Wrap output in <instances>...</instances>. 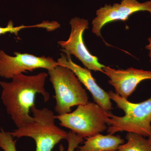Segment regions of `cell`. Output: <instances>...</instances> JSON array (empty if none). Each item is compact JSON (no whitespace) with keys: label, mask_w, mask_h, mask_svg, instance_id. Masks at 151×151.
<instances>
[{"label":"cell","mask_w":151,"mask_h":151,"mask_svg":"<svg viewBox=\"0 0 151 151\" xmlns=\"http://www.w3.org/2000/svg\"><path fill=\"white\" fill-rule=\"evenodd\" d=\"M103 73L109 78V84L114 87L115 93L128 99L141 82L151 80V70L130 67L125 70L116 69L105 66Z\"/></svg>","instance_id":"cell-10"},{"label":"cell","mask_w":151,"mask_h":151,"mask_svg":"<svg viewBox=\"0 0 151 151\" xmlns=\"http://www.w3.org/2000/svg\"><path fill=\"white\" fill-rule=\"evenodd\" d=\"M69 24L71 31L68 39L59 41L58 45L63 50L78 58L87 69L103 73L105 65L99 62L97 56L90 53L83 40L84 31L89 29L88 20L76 17L71 19Z\"/></svg>","instance_id":"cell-6"},{"label":"cell","mask_w":151,"mask_h":151,"mask_svg":"<svg viewBox=\"0 0 151 151\" xmlns=\"http://www.w3.org/2000/svg\"><path fill=\"white\" fill-rule=\"evenodd\" d=\"M60 27L59 23L56 21H44L40 23L34 25L25 26L24 25L19 26H14V23L12 20L10 21L6 27H3L0 26V36L4 35L7 33L13 34L17 37H18L19 32L23 29L27 28L37 27L40 28L45 29L48 32L53 31Z\"/></svg>","instance_id":"cell-13"},{"label":"cell","mask_w":151,"mask_h":151,"mask_svg":"<svg viewBox=\"0 0 151 151\" xmlns=\"http://www.w3.org/2000/svg\"><path fill=\"white\" fill-rule=\"evenodd\" d=\"M66 140L68 142L67 151H75L76 149L78 147L79 144L84 142L83 138L71 131L68 132ZM59 151H64V147L62 145L59 146Z\"/></svg>","instance_id":"cell-15"},{"label":"cell","mask_w":151,"mask_h":151,"mask_svg":"<svg viewBox=\"0 0 151 151\" xmlns=\"http://www.w3.org/2000/svg\"><path fill=\"white\" fill-rule=\"evenodd\" d=\"M111 100L125 113L123 116L111 113L107 125V133L113 135L126 132L149 138L151 136V96L140 103H133L112 90L108 92Z\"/></svg>","instance_id":"cell-2"},{"label":"cell","mask_w":151,"mask_h":151,"mask_svg":"<svg viewBox=\"0 0 151 151\" xmlns=\"http://www.w3.org/2000/svg\"><path fill=\"white\" fill-rule=\"evenodd\" d=\"M127 142L121 145L118 150L121 151H151V141L139 134L128 133Z\"/></svg>","instance_id":"cell-12"},{"label":"cell","mask_w":151,"mask_h":151,"mask_svg":"<svg viewBox=\"0 0 151 151\" xmlns=\"http://www.w3.org/2000/svg\"><path fill=\"white\" fill-rule=\"evenodd\" d=\"M14 56L0 50V77L12 79L15 76L42 68L51 70L58 65L50 57L37 56L28 53L15 52Z\"/></svg>","instance_id":"cell-7"},{"label":"cell","mask_w":151,"mask_h":151,"mask_svg":"<svg viewBox=\"0 0 151 151\" xmlns=\"http://www.w3.org/2000/svg\"><path fill=\"white\" fill-rule=\"evenodd\" d=\"M16 140L10 134L0 127V148L4 151H17Z\"/></svg>","instance_id":"cell-14"},{"label":"cell","mask_w":151,"mask_h":151,"mask_svg":"<svg viewBox=\"0 0 151 151\" xmlns=\"http://www.w3.org/2000/svg\"><path fill=\"white\" fill-rule=\"evenodd\" d=\"M31 112L34 118L32 122L9 132L14 138H32L35 143V151H52L60 141L66 139L68 132L55 125L53 111L47 108L38 109L35 105Z\"/></svg>","instance_id":"cell-3"},{"label":"cell","mask_w":151,"mask_h":151,"mask_svg":"<svg viewBox=\"0 0 151 151\" xmlns=\"http://www.w3.org/2000/svg\"><path fill=\"white\" fill-rule=\"evenodd\" d=\"M61 51L62 52L60 57L57 60L58 65L67 67L75 73L81 84L92 94L94 103L106 111L112 110L113 109L112 103L108 92L98 85L90 70L73 62L71 55L67 52L62 49Z\"/></svg>","instance_id":"cell-9"},{"label":"cell","mask_w":151,"mask_h":151,"mask_svg":"<svg viewBox=\"0 0 151 151\" xmlns=\"http://www.w3.org/2000/svg\"></svg>","instance_id":"cell-19"},{"label":"cell","mask_w":151,"mask_h":151,"mask_svg":"<svg viewBox=\"0 0 151 151\" xmlns=\"http://www.w3.org/2000/svg\"><path fill=\"white\" fill-rule=\"evenodd\" d=\"M109 151H121L119 150H115Z\"/></svg>","instance_id":"cell-17"},{"label":"cell","mask_w":151,"mask_h":151,"mask_svg":"<svg viewBox=\"0 0 151 151\" xmlns=\"http://www.w3.org/2000/svg\"><path fill=\"white\" fill-rule=\"evenodd\" d=\"M149 44L145 46L146 49L149 50V56L150 58V61L151 63V37H149L148 39Z\"/></svg>","instance_id":"cell-16"},{"label":"cell","mask_w":151,"mask_h":151,"mask_svg":"<svg viewBox=\"0 0 151 151\" xmlns=\"http://www.w3.org/2000/svg\"><path fill=\"white\" fill-rule=\"evenodd\" d=\"M149 139L151 141V136L149 138Z\"/></svg>","instance_id":"cell-18"},{"label":"cell","mask_w":151,"mask_h":151,"mask_svg":"<svg viewBox=\"0 0 151 151\" xmlns=\"http://www.w3.org/2000/svg\"><path fill=\"white\" fill-rule=\"evenodd\" d=\"M140 11H147L151 14V1L140 3L137 0H122L120 4H105L96 12V17L92 22V32L100 37L105 25L116 21H126L130 16Z\"/></svg>","instance_id":"cell-8"},{"label":"cell","mask_w":151,"mask_h":151,"mask_svg":"<svg viewBox=\"0 0 151 151\" xmlns=\"http://www.w3.org/2000/svg\"><path fill=\"white\" fill-rule=\"evenodd\" d=\"M48 76L44 72L30 76L22 73L14 76L10 82L0 81L2 102L17 128L34 120L30 113L35 105L37 94H41L45 103L49 100L50 94L45 87Z\"/></svg>","instance_id":"cell-1"},{"label":"cell","mask_w":151,"mask_h":151,"mask_svg":"<svg viewBox=\"0 0 151 151\" xmlns=\"http://www.w3.org/2000/svg\"><path fill=\"white\" fill-rule=\"evenodd\" d=\"M125 140L119 135L97 134L86 138L82 146L75 151H109L118 150Z\"/></svg>","instance_id":"cell-11"},{"label":"cell","mask_w":151,"mask_h":151,"mask_svg":"<svg viewBox=\"0 0 151 151\" xmlns=\"http://www.w3.org/2000/svg\"><path fill=\"white\" fill-rule=\"evenodd\" d=\"M111 113L96 103L88 102L78 105L73 112L55 115L61 127L83 138L100 134L107 130Z\"/></svg>","instance_id":"cell-5"},{"label":"cell","mask_w":151,"mask_h":151,"mask_svg":"<svg viewBox=\"0 0 151 151\" xmlns=\"http://www.w3.org/2000/svg\"><path fill=\"white\" fill-rule=\"evenodd\" d=\"M48 74L54 90L55 111L58 115L70 113L73 106L89 102L86 89L69 68L57 65L48 70Z\"/></svg>","instance_id":"cell-4"}]
</instances>
